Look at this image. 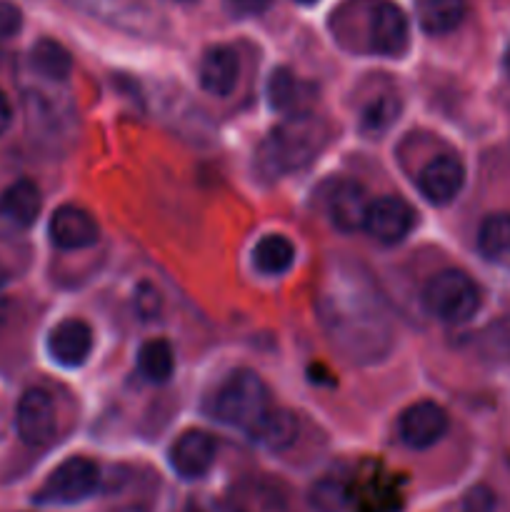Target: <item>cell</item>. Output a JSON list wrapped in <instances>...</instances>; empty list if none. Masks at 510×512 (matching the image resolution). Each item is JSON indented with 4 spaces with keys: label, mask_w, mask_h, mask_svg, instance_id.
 I'll return each mask as SVG.
<instances>
[{
    "label": "cell",
    "mask_w": 510,
    "mask_h": 512,
    "mask_svg": "<svg viewBox=\"0 0 510 512\" xmlns=\"http://www.w3.org/2000/svg\"><path fill=\"white\" fill-rule=\"evenodd\" d=\"M330 30L345 50L403 58L410 45V23L393 0H345L330 15Z\"/></svg>",
    "instance_id": "2"
},
{
    "label": "cell",
    "mask_w": 510,
    "mask_h": 512,
    "mask_svg": "<svg viewBox=\"0 0 510 512\" xmlns=\"http://www.w3.org/2000/svg\"><path fill=\"white\" fill-rule=\"evenodd\" d=\"M40 205H43V198H40L38 185L28 178L15 180L0 195V218L18 228H30L38 220Z\"/></svg>",
    "instance_id": "18"
},
{
    "label": "cell",
    "mask_w": 510,
    "mask_h": 512,
    "mask_svg": "<svg viewBox=\"0 0 510 512\" xmlns=\"http://www.w3.org/2000/svg\"><path fill=\"white\" fill-rule=\"evenodd\" d=\"M328 143V125L313 115L298 113L268 135L258 150V168L263 175L280 178L305 168L318 158Z\"/></svg>",
    "instance_id": "3"
},
{
    "label": "cell",
    "mask_w": 510,
    "mask_h": 512,
    "mask_svg": "<svg viewBox=\"0 0 510 512\" xmlns=\"http://www.w3.org/2000/svg\"><path fill=\"white\" fill-rule=\"evenodd\" d=\"M138 370L148 383H168L175 370V355L168 340H148L138 353Z\"/></svg>",
    "instance_id": "22"
},
{
    "label": "cell",
    "mask_w": 510,
    "mask_h": 512,
    "mask_svg": "<svg viewBox=\"0 0 510 512\" xmlns=\"http://www.w3.org/2000/svg\"><path fill=\"white\" fill-rule=\"evenodd\" d=\"M423 305L440 323L463 325L480 310V290L463 270H440L425 285Z\"/></svg>",
    "instance_id": "5"
},
{
    "label": "cell",
    "mask_w": 510,
    "mask_h": 512,
    "mask_svg": "<svg viewBox=\"0 0 510 512\" xmlns=\"http://www.w3.org/2000/svg\"><path fill=\"white\" fill-rule=\"evenodd\" d=\"M100 470L90 458L75 455L63 460L53 473L45 478L38 493L33 495L35 505H78L85 503L98 490Z\"/></svg>",
    "instance_id": "6"
},
{
    "label": "cell",
    "mask_w": 510,
    "mask_h": 512,
    "mask_svg": "<svg viewBox=\"0 0 510 512\" xmlns=\"http://www.w3.org/2000/svg\"><path fill=\"white\" fill-rule=\"evenodd\" d=\"M468 13L465 0H415V18L428 35L453 33Z\"/></svg>",
    "instance_id": "19"
},
{
    "label": "cell",
    "mask_w": 510,
    "mask_h": 512,
    "mask_svg": "<svg viewBox=\"0 0 510 512\" xmlns=\"http://www.w3.org/2000/svg\"><path fill=\"white\" fill-rule=\"evenodd\" d=\"M448 433V413L433 400H420L403 410L398 418V435L408 448H433Z\"/></svg>",
    "instance_id": "10"
},
{
    "label": "cell",
    "mask_w": 510,
    "mask_h": 512,
    "mask_svg": "<svg viewBox=\"0 0 510 512\" xmlns=\"http://www.w3.org/2000/svg\"><path fill=\"white\" fill-rule=\"evenodd\" d=\"M503 68H505V73L510 75V45H508V50H505V58H503Z\"/></svg>",
    "instance_id": "34"
},
{
    "label": "cell",
    "mask_w": 510,
    "mask_h": 512,
    "mask_svg": "<svg viewBox=\"0 0 510 512\" xmlns=\"http://www.w3.org/2000/svg\"><path fill=\"white\" fill-rule=\"evenodd\" d=\"M273 0H225V10L233 18H255V15L268 13Z\"/></svg>",
    "instance_id": "30"
},
{
    "label": "cell",
    "mask_w": 510,
    "mask_h": 512,
    "mask_svg": "<svg viewBox=\"0 0 510 512\" xmlns=\"http://www.w3.org/2000/svg\"><path fill=\"white\" fill-rule=\"evenodd\" d=\"M415 185L430 205H450L463 190L465 168L453 155H438L428 165H423Z\"/></svg>",
    "instance_id": "11"
},
{
    "label": "cell",
    "mask_w": 510,
    "mask_h": 512,
    "mask_svg": "<svg viewBox=\"0 0 510 512\" xmlns=\"http://www.w3.org/2000/svg\"><path fill=\"white\" fill-rule=\"evenodd\" d=\"M48 235L58 250H83L98 243L100 228L88 210L63 205L50 218Z\"/></svg>",
    "instance_id": "15"
},
{
    "label": "cell",
    "mask_w": 510,
    "mask_h": 512,
    "mask_svg": "<svg viewBox=\"0 0 510 512\" xmlns=\"http://www.w3.org/2000/svg\"><path fill=\"white\" fill-rule=\"evenodd\" d=\"M215 453L218 445L213 435L205 430H188L170 448V468L183 480H200L213 468Z\"/></svg>",
    "instance_id": "14"
},
{
    "label": "cell",
    "mask_w": 510,
    "mask_h": 512,
    "mask_svg": "<svg viewBox=\"0 0 510 512\" xmlns=\"http://www.w3.org/2000/svg\"><path fill=\"white\" fill-rule=\"evenodd\" d=\"M415 225V213L403 198L398 195H383V198L373 200L365 215V225L368 235L383 245L403 243L408 233Z\"/></svg>",
    "instance_id": "9"
},
{
    "label": "cell",
    "mask_w": 510,
    "mask_h": 512,
    "mask_svg": "<svg viewBox=\"0 0 510 512\" xmlns=\"http://www.w3.org/2000/svg\"><path fill=\"white\" fill-rule=\"evenodd\" d=\"M160 308H163V298H160V293L155 290V285L150 283H138V288H135L133 293V310L135 315H138L143 323H150V320H155L160 315Z\"/></svg>",
    "instance_id": "27"
},
{
    "label": "cell",
    "mask_w": 510,
    "mask_h": 512,
    "mask_svg": "<svg viewBox=\"0 0 510 512\" xmlns=\"http://www.w3.org/2000/svg\"><path fill=\"white\" fill-rule=\"evenodd\" d=\"M295 263V248L285 235H265L253 248V268L260 275L278 278L288 273Z\"/></svg>",
    "instance_id": "20"
},
{
    "label": "cell",
    "mask_w": 510,
    "mask_h": 512,
    "mask_svg": "<svg viewBox=\"0 0 510 512\" xmlns=\"http://www.w3.org/2000/svg\"><path fill=\"white\" fill-rule=\"evenodd\" d=\"M248 435L258 448L270 450V453H283V450H288L298 440V418L290 410L270 408L248 430Z\"/></svg>",
    "instance_id": "17"
},
{
    "label": "cell",
    "mask_w": 510,
    "mask_h": 512,
    "mask_svg": "<svg viewBox=\"0 0 510 512\" xmlns=\"http://www.w3.org/2000/svg\"><path fill=\"white\" fill-rule=\"evenodd\" d=\"M478 253L485 260H503L510 253V213H493L480 223Z\"/></svg>",
    "instance_id": "23"
},
{
    "label": "cell",
    "mask_w": 510,
    "mask_h": 512,
    "mask_svg": "<svg viewBox=\"0 0 510 512\" xmlns=\"http://www.w3.org/2000/svg\"><path fill=\"white\" fill-rule=\"evenodd\" d=\"M300 98H303V83L288 68H275L268 80L270 105L280 113H290V110L298 108Z\"/></svg>",
    "instance_id": "26"
},
{
    "label": "cell",
    "mask_w": 510,
    "mask_h": 512,
    "mask_svg": "<svg viewBox=\"0 0 510 512\" xmlns=\"http://www.w3.org/2000/svg\"><path fill=\"white\" fill-rule=\"evenodd\" d=\"M113 512H148L145 505H123V508H115Z\"/></svg>",
    "instance_id": "32"
},
{
    "label": "cell",
    "mask_w": 510,
    "mask_h": 512,
    "mask_svg": "<svg viewBox=\"0 0 510 512\" xmlns=\"http://www.w3.org/2000/svg\"><path fill=\"white\" fill-rule=\"evenodd\" d=\"M463 512H495V495L485 485H475L465 493Z\"/></svg>",
    "instance_id": "29"
},
{
    "label": "cell",
    "mask_w": 510,
    "mask_h": 512,
    "mask_svg": "<svg viewBox=\"0 0 510 512\" xmlns=\"http://www.w3.org/2000/svg\"><path fill=\"white\" fill-rule=\"evenodd\" d=\"M368 208V193L363 190V185L353 183V180H340V183L330 185L328 195H325V215L340 233H355L363 228Z\"/></svg>",
    "instance_id": "12"
},
{
    "label": "cell",
    "mask_w": 510,
    "mask_h": 512,
    "mask_svg": "<svg viewBox=\"0 0 510 512\" xmlns=\"http://www.w3.org/2000/svg\"><path fill=\"white\" fill-rule=\"evenodd\" d=\"M55 428H58V418H55V403L50 393L40 388L25 390L15 408L18 438L30 448H43L53 440Z\"/></svg>",
    "instance_id": "8"
},
{
    "label": "cell",
    "mask_w": 510,
    "mask_h": 512,
    "mask_svg": "<svg viewBox=\"0 0 510 512\" xmlns=\"http://www.w3.org/2000/svg\"><path fill=\"white\" fill-rule=\"evenodd\" d=\"M325 335L340 355L358 365L383 360L393 348V325L368 278L335 270L315 303Z\"/></svg>",
    "instance_id": "1"
},
{
    "label": "cell",
    "mask_w": 510,
    "mask_h": 512,
    "mask_svg": "<svg viewBox=\"0 0 510 512\" xmlns=\"http://www.w3.org/2000/svg\"><path fill=\"white\" fill-rule=\"evenodd\" d=\"M398 113H400L398 95L393 93L375 95V98L365 105L363 113H360V128H363V133L368 135H378L383 133V130H388L390 125L398 120Z\"/></svg>",
    "instance_id": "25"
},
{
    "label": "cell",
    "mask_w": 510,
    "mask_h": 512,
    "mask_svg": "<svg viewBox=\"0 0 510 512\" xmlns=\"http://www.w3.org/2000/svg\"><path fill=\"white\" fill-rule=\"evenodd\" d=\"M10 123H13V108H10V100L8 95L0 90V135L8 133Z\"/></svg>",
    "instance_id": "31"
},
{
    "label": "cell",
    "mask_w": 510,
    "mask_h": 512,
    "mask_svg": "<svg viewBox=\"0 0 510 512\" xmlns=\"http://www.w3.org/2000/svg\"><path fill=\"white\" fill-rule=\"evenodd\" d=\"M8 280H10V273L5 270V265H0V288H5V285H8Z\"/></svg>",
    "instance_id": "33"
},
{
    "label": "cell",
    "mask_w": 510,
    "mask_h": 512,
    "mask_svg": "<svg viewBox=\"0 0 510 512\" xmlns=\"http://www.w3.org/2000/svg\"><path fill=\"white\" fill-rule=\"evenodd\" d=\"M93 353V330L85 320L68 318L48 335V355L60 368H80Z\"/></svg>",
    "instance_id": "13"
},
{
    "label": "cell",
    "mask_w": 510,
    "mask_h": 512,
    "mask_svg": "<svg viewBox=\"0 0 510 512\" xmlns=\"http://www.w3.org/2000/svg\"><path fill=\"white\" fill-rule=\"evenodd\" d=\"M240 78L238 53L228 45H213L203 53L198 65L200 88L215 98H228Z\"/></svg>",
    "instance_id": "16"
},
{
    "label": "cell",
    "mask_w": 510,
    "mask_h": 512,
    "mask_svg": "<svg viewBox=\"0 0 510 512\" xmlns=\"http://www.w3.org/2000/svg\"><path fill=\"white\" fill-rule=\"evenodd\" d=\"M350 503V490L340 475H325L313 483L308 493V505L315 512H345Z\"/></svg>",
    "instance_id": "24"
},
{
    "label": "cell",
    "mask_w": 510,
    "mask_h": 512,
    "mask_svg": "<svg viewBox=\"0 0 510 512\" xmlns=\"http://www.w3.org/2000/svg\"><path fill=\"white\" fill-rule=\"evenodd\" d=\"M68 3L128 33L155 35L163 25L148 0H68Z\"/></svg>",
    "instance_id": "7"
},
{
    "label": "cell",
    "mask_w": 510,
    "mask_h": 512,
    "mask_svg": "<svg viewBox=\"0 0 510 512\" xmlns=\"http://www.w3.org/2000/svg\"><path fill=\"white\" fill-rule=\"evenodd\" d=\"M30 63L38 75L48 80H65L73 73V58L58 40L40 38L30 50Z\"/></svg>",
    "instance_id": "21"
},
{
    "label": "cell",
    "mask_w": 510,
    "mask_h": 512,
    "mask_svg": "<svg viewBox=\"0 0 510 512\" xmlns=\"http://www.w3.org/2000/svg\"><path fill=\"white\" fill-rule=\"evenodd\" d=\"M23 28V13L10 0H0V40H8Z\"/></svg>",
    "instance_id": "28"
},
{
    "label": "cell",
    "mask_w": 510,
    "mask_h": 512,
    "mask_svg": "<svg viewBox=\"0 0 510 512\" xmlns=\"http://www.w3.org/2000/svg\"><path fill=\"white\" fill-rule=\"evenodd\" d=\"M270 405L268 385L263 383L255 370L238 368L215 388L208 400V415L218 423L240 428L248 433L260 418H263Z\"/></svg>",
    "instance_id": "4"
},
{
    "label": "cell",
    "mask_w": 510,
    "mask_h": 512,
    "mask_svg": "<svg viewBox=\"0 0 510 512\" xmlns=\"http://www.w3.org/2000/svg\"><path fill=\"white\" fill-rule=\"evenodd\" d=\"M295 3H303V5H313V3H318V0H295Z\"/></svg>",
    "instance_id": "35"
}]
</instances>
